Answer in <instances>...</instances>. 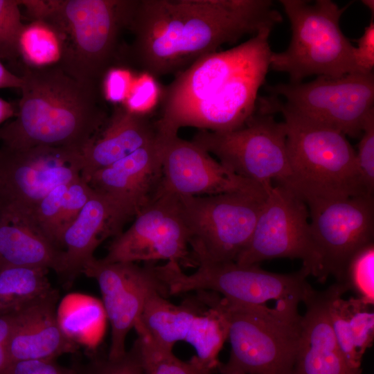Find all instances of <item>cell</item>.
I'll use <instances>...</instances> for the list:
<instances>
[{
	"instance_id": "obj_1",
	"label": "cell",
	"mask_w": 374,
	"mask_h": 374,
	"mask_svg": "<svg viewBox=\"0 0 374 374\" xmlns=\"http://www.w3.org/2000/svg\"><path fill=\"white\" fill-rule=\"evenodd\" d=\"M282 20L270 0H138L125 59L165 75Z\"/></svg>"
},
{
	"instance_id": "obj_2",
	"label": "cell",
	"mask_w": 374,
	"mask_h": 374,
	"mask_svg": "<svg viewBox=\"0 0 374 374\" xmlns=\"http://www.w3.org/2000/svg\"><path fill=\"white\" fill-rule=\"evenodd\" d=\"M15 118L0 127L1 145L64 148L82 153L109 116L100 86L82 83L58 64L24 66Z\"/></svg>"
},
{
	"instance_id": "obj_3",
	"label": "cell",
	"mask_w": 374,
	"mask_h": 374,
	"mask_svg": "<svg viewBox=\"0 0 374 374\" xmlns=\"http://www.w3.org/2000/svg\"><path fill=\"white\" fill-rule=\"evenodd\" d=\"M138 0H19L31 21L48 24L60 38L57 64L76 80L100 86L107 72L124 60L121 44Z\"/></svg>"
},
{
	"instance_id": "obj_4",
	"label": "cell",
	"mask_w": 374,
	"mask_h": 374,
	"mask_svg": "<svg viewBox=\"0 0 374 374\" xmlns=\"http://www.w3.org/2000/svg\"><path fill=\"white\" fill-rule=\"evenodd\" d=\"M257 105L283 116L292 171L287 188L306 204L369 195L358 174L355 150L345 134L300 115L272 95L258 97Z\"/></svg>"
},
{
	"instance_id": "obj_5",
	"label": "cell",
	"mask_w": 374,
	"mask_h": 374,
	"mask_svg": "<svg viewBox=\"0 0 374 374\" xmlns=\"http://www.w3.org/2000/svg\"><path fill=\"white\" fill-rule=\"evenodd\" d=\"M214 303L228 325L231 351L221 374H292L301 332L300 302L273 307L230 302L217 294Z\"/></svg>"
},
{
	"instance_id": "obj_6",
	"label": "cell",
	"mask_w": 374,
	"mask_h": 374,
	"mask_svg": "<svg viewBox=\"0 0 374 374\" xmlns=\"http://www.w3.org/2000/svg\"><path fill=\"white\" fill-rule=\"evenodd\" d=\"M290 22L287 48L273 52L269 69L287 73L290 82L317 75L332 78L357 73L353 46L342 33L340 19L350 3L341 7L330 0H280Z\"/></svg>"
},
{
	"instance_id": "obj_7",
	"label": "cell",
	"mask_w": 374,
	"mask_h": 374,
	"mask_svg": "<svg viewBox=\"0 0 374 374\" xmlns=\"http://www.w3.org/2000/svg\"><path fill=\"white\" fill-rule=\"evenodd\" d=\"M193 274H186L175 262L157 265L159 276L167 295L192 291L211 292L242 305H267L294 300L303 302L309 289V274L303 268L290 274L273 273L258 265H242L235 262H203Z\"/></svg>"
},
{
	"instance_id": "obj_8",
	"label": "cell",
	"mask_w": 374,
	"mask_h": 374,
	"mask_svg": "<svg viewBox=\"0 0 374 374\" xmlns=\"http://www.w3.org/2000/svg\"><path fill=\"white\" fill-rule=\"evenodd\" d=\"M269 189L179 197L197 266L236 260L251 239Z\"/></svg>"
},
{
	"instance_id": "obj_9",
	"label": "cell",
	"mask_w": 374,
	"mask_h": 374,
	"mask_svg": "<svg viewBox=\"0 0 374 374\" xmlns=\"http://www.w3.org/2000/svg\"><path fill=\"white\" fill-rule=\"evenodd\" d=\"M192 141L215 156L218 161L238 176L265 188L272 181L288 186L292 171L286 129L274 114L256 107L241 127L227 132L199 130Z\"/></svg>"
},
{
	"instance_id": "obj_10",
	"label": "cell",
	"mask_w": 374,
	"mask_h": 374,
	"mask_svg": "<svg viewBox=\"0 0 374 374\" xmlns=\"http://www.w3.org/2000/svg\"><path fill=\"white\" fill-rule=\"evenodd\" d=\"M280 258L301 260L309 275L323 283L308 206L290 188L277 184L269 189L251 239L235 262L253 265Z\"/></svg>"
},
{
	"instance_id": "obj_11",
	"label": "cell",
	"mask_w": 374,
	"mask_h": 374,
	"mask_svg": "<svg viewBox=\"0 0 374 374\" xmlns=\"http://www.w3.org/2000/svg\"><path fill=\"white\" fill-rule=\"evenodd\" d=\"M266 89L271 95L282 97L295 112L352 138L360 137L374 112L373 72L319 76L308 82L278 83Z\"/></svg>"
},
{
	"instance_id": "obj_12",
	"label": "cell",
	"mask_w": 374,
	"mask_h": 374,
	"mask_svg": "<svg viewBox=\"0 0 374 374\" xmlns=\"http://www.w3.org/2000/svg\"><path fill=\"white\" fill-rule=\"evenodd\" d=\"M82 153L64 148L0 147L2 211L24 224L52 190L81 177Z\"/></svg>"
},
{
	"instance_id": "obj_13",
	"label": "cell",
	"mask_w": 374,
	"mask_h": 374,
	"mask_svg": "<svg viewBox=\"0 0 374 374\" xmlns=\"http://www.w3.org/2000/svg\"><path fill=\"white\" fill-rule=\"evenodd\" d=\"M107 262H175L197 267L178 196L158 191L135 216L132 224L114 237L106 256Z\"/></svg>"
},
{
	"instance_id": "obj_14",
	"label": "cell",
	"mask_w": 374,
	"mask_h": 374,
	"mask_svg": "<svg viewBox=\"0 0 374 374\" xmlns=\"http://www.w3.org/2000/svg\"><path fill=\"white\" fill-rule=\"evenodd\" d=\"M310 225L322 260L323 282L329 275L342 283L351 258L373 243L372 195L321 199L306 204Z\"/></svg>"
},
{
	"instance_id": "obj_15",
	"label": "cell",
	"mask_w": 374,
	"mask_h": 374,
	"mask_svg": "<svg viewBox=\"0 0 374 374\" xmlns=\"http://www.w3.org/2000/svg\"><path fill=\"white\" fill-rule=\"evenodd\" d=\"M82 274L93 278L101 292L103 306L111 326L108 356L125 353L128 333L134 328L149 297L155 292L167 294L156 265L136 262H107L93 257Z\"/></svg>"
},
{
	"instance_id": "obj_16",
	"label": "cell",
	"mask_w": 374,
	"mask_h": 374,
	"mask_svg": "<svg viewBox=\"0 0 374 374\" xmlns=\"http://www.w3.org/2000/svg\"><path fill=\"white\" fill-rule=\"evenodd\" d=\"M271 30L264 29L235 47L204 55L181 71L163 93L161 114L155 121L159 134L171 137L173 125L185 112L213 94L269 46Z\"/></svg>"
},
{
	"instance_id": "obj_17",
	"label": "cell",
	"mask_w": 374,
	"mask_h": 374,
	"mask_svg": "<svg viewBox=\"0 0 374 374\" xmlns=\"http://www.w3.org/2000/svg\"><path fill=\"white\" fill-rule=\"evenodd\" d=\"M159 344L172 349L178 341L190 344L195 350V360L213 371L217 357L227 339L228 326L222 312L215 306L204 312L187 304L170 303L163 294H152L138 321Z\"/></svg>"
},
{
	"instance_id": "obj_18",
	"label": "cell",
	"mask_w": 374,
	"mask_h": 374,
	"mask_svg": "<svg viewBox=\"0 0 374 374\" xmlns=\"http://www.w3.org/2000/svg\"><path fill=\"white\" fill-rule=\"evenodd\" d=\"M164 143L165 138L159 134L152 142L96 171L87 181L109 202L119 233L159 190Z\"/></svg>"
},
{
	"instance_id": "obj_19",
	"label": "cell",
	"mask_w": 374,
	"mask_h": 374,
	"mask_svg": "<svg viewBox=\"0 0 374 374\" xmlns=\"http://www.w3.org/2000/svg\"><path fill=\"white\" fill-rule=\"evenodd\" d=\"M270 188L238 176L192 141L178 135L165 138L158 191L190 197L257 192Z\"/></svg>"
},
{
	"instance_id": "obj_20",
	"label": "cell",
	"mask_w": 374,
	"mask_h": 374,
	"mask_svg": "<svg viewBox=\"0 0 374 374\" xmlns=\"http://www.w3.org/2000/svg\"><path fill=\"white\" fill-rule=\"evenodd\" d=\"M271 53L270 46L265 48L217 91L190 108L173 125L171 136L178 135L184 127L227 132L242 126L256 110Z\"/></svg>"
},
{
	"instance_id": "obj_21",
	"label": "cell",
	"mask_w": 374,
	"mask_h": 374,
	"mask_svg": "<svg viewBox=\"0 0 374 374\" xmlns=\"http://www.w3.org/2000/svg\"><path fill=\"white\" fill-rule=\"evenodd\" d=\"M59 294L51 289L19 310L12 313L8 344L10 362L33 359H55L73 353L75 341L63 330L57 304Z\"/></svg>"
},
{
	"instance_id": "obj_22",
	"label": "cell",
	"mask_w": 374,
	"mask_h": 374,
	"mask_svg": "<svg viewBox=\"0 0 374 374\" xmlns=\"http://www.w3.org/2000/svg\"><path fill=\"white\" fill-rule=\"evenodd\" d=\"M303 303L300 337L292 374H361L350 368L335 337L328 311L326 290L312 287Z\"/></svg>"
},
{
	"instance_id": "obj_23",
	"label": "cell",
	"mask_w": 374,
	"mask_h": 374,
	"mask_svg": "<svg viewBox=\"0 0 374 374\" xmlns=\"http://www.w3.org/2000/svg\"><path fill=\"white\" fill-rule=\"evenodd\" d=\"M158 136L156 122L147 114L131 112L123 105L116 107L82 152V178L87 181L96 171L131 154Z\"/></svg>"
},
{
	"instance_id": "obj_24",
	"label": "cell",
	"mask_w": 374,
	"mask_h": 374,
	"mask_svg": "<svg viewBox=\"0 0 374 374\" xmlns=\"http://www.w3.org/2000/svg\"><path fill=\"white\" fill-rule=\"evenodd\" d=\"M118 234L109 202L93 190L60 240V248L64 253L60 276L66 284L70 285L82 273L85 265L94 257L96 249L104 240Z\"/></svg>"
},
{
	"instance_id": "obj_25",
	"label": "cell",
	"mask_w": 374,
	"mask_h": 374,
	"mask_svg": "<svg viewBox=\"0 0 374 374\" xmlns=\"http://www.w3.org/2000/svg\"><path fill=\"white\" fill-rule=\"evenodd\" d=\"M63 251L19 220L2 211L0 219V270L39 267L60 274Z\"/></svg>"
},
{
	"instance_id": "obj_26",
	"label": "cell",
	"mask_w": 374,
	"mask_h": 374,
	"mask_svg": "<svg viewBox=\"0 0 374 374\" xmlns=\"http://www.w3.org/2000/svg\"><path fill=\"white\" fill-rule=\"evenodd\" d=\"M48 269L8 267L0 270V316L14 313L48 292Z\"/></svg>"
},
{
	"instance_id": "obj_27",
	"label": "cell",
	"mask_w": 374,
	"mask_h": 374,
	"mask_svg": "<svg viewBox=\"0 0 374 374\" xmlns=\"http://www.w3.org/2000/svg\"><path fill=\"white\" fill-rule=\"evenodd\" d=\"M19 49L24 65L45 67L57 64L62 55L61 43L56 32L40 20L25 24Z\"/></svg>"
},
{
	"instance_id": "obj_28",
	"label": "cell",
	"mask_w": 374,
	"mask_h": 374,
	"mask_svg": "<svg viewBox=\"0 0 374 374\" xmlns=\"http://www.w3.org/2000/svg\"><path fill=\"white\" fill-rule=\"evenodd\" d=\"M134 329L144 374H210L193 357L188 362L182 361L172 349L157 343L139 323Z\"/></svg>"
},
{
	"instance_id": "obj_29",
	"label": "cell",
	"mask_w": 374,
	"mask_h": 374,
	"mask_svg": "<svg viewBox=\"0 0 374 374\" xmlns=\"http://www.w3.org/2000/svg\"><path fill=\"white\" fill-rule=\"evenodd\" d=\"M348 291L344 284L335 283L327 290L328 311L330 325L337 344L348 365L355 371H362V359L358 356L349 325L347 301L342 298Z\"/></svg>"
},
{
	"instance_id": "obj_30",
	"label": "cell",
	"mask_w": 374,
	"mask_h": 374,
	"mask_svg": "<svg viewBox=\"0 0 374 374\" xmlns=\"http://www.w3.org/2000/svg\"><path fill=\"white\" fill-rule=\"evenodd\" d=\"M348 291L368 305L374 304V243L358 251L350 260L342 282Z\"/></svg>"
},
{
	"instance_id": "obj_31",
	"label": "cell",
	"mask_w": 374,
	"mask_h": 374,
	"mask_svg": "<svg viewBox=\"0 0 374 374\" xmlns=\"http://www.w3.org/2000/svg\"><path fill=\"white\" fill-rule=\"evenodd\" d=\"M19 0H0V59L15 62L20 57L19 43L25 26Z\"/></svg>"
},
{
	"instance_id": "obj_32",
	"label": "cell",
	"mask_w": 374,
	"mask_h": 374,
	"mask_svg": "<svg viewBox=\"0 0 374 374\" xmlns=\"http://www.w3.org/2000/svg\"><path fill=\"white\" fill-rule=\"evenodd\" d=\"M74 368L75 374H144L136 340L120 356L96 357L86 364Z\"/></svg>"
},
{
	"instance_id": "obj_33",
	"label": "cell",
	"mask_w": 374,
	"mask_h": 374,
	"mask_svg": "<svg viewBox=\"0 0 374 374\" xmlns=\"http://www.w3.org/2000/svg\"><path fill=\"white\" fill-rule=\"evenodd\" d=\"M347 301L348 316L353 344L358 356L362 357L374 339V313L357 297Z\"/></svg>"
},
{
	"instance_id": "obj_34",
	"label": "cell",
	"mask_w": 374,
	"mask_h": 374,
	"mask_svg": "<svg viewBox=\"0 0 374 374\" xmlns=\"http://www.w3.org/2000/svg\"><path fill=\"white\" fill-rule=\"evenodd\" d=\"M93 193V190L82 177H78L67 184L64 197L58 224V246L66 228L78 216Z\"/></svg>"
},
{
	"instance_id": "obj_35",
	"label": "cell",
	"mask_w": 374,
	"mask_h": 374,
	"mask_svg": "<svg viewBox=\"0 0 374 374\" xmlns=\"http://www.w3.org/2000/svg\"><path fill=\"white\" fill-rule=\"evenodd\" d=\"M356 164L366 193L374 192V112L368 116L355 150Z\"/></svg>"
},
{
	"instance_id": "obj_36",
	"label": "cell",
	"mask_w": 374,
	"mask_h": 374,
	"mask_svg": "<svg viewBox=\"0 0 374 374\" xmlns=\"http://www.w3.org/2000/svg\"><path fill=\"white\" fill-rule=\"evenodd\" d=\"M353 48V59L357 73H373L374 67V20L371 18L364 33Z\"/></svg>"
},
{
	"instance_id": "obj_37",
	"label": "cell",
	"mask_w": 374,
	"mask_h": 374,
	"mask_svg": "<svg viewBox=\"0 0 374 374\" xmlns=\"http://www.w3.org/2000/svg\"><path fill=\"white\" fill-rule=\"evenodd\" d=\"M130 80L131 75L127 70L110 69L101 83L103 98L112 103L124 102L130 89Z\"/></svg>"
},
{
	"instance_id": "obj_38",
	"label": "cell",
	"mask_w": 374,
	"mask_h": 374,
	"mask_svg": "<svg viewBox=\"0 0 374 374\" xmlns=\"http://www.w3.org/2000/svg\"><path fill=\"white\" fill-rule=\"evenodd\" d=\"M6 374H75V371L74 368L58 364L55 359H33L11 363Z\"/></svg>"
},
{
	"instance_id": "obj_39",
	"label": "cell",
	"mask_w": 374,
	"mask_h": 374,
	"mask_svg": "<svg viewBox=\"0 0 374 374\" xmlns=\"http://www.w3.org/2000/svg\"><path fill=\"white\" fill-rule=\"evenodd\" d=\"M130 87L126 98L124 100V107L128 110L137 113H146L145 106L153 98L156 87L152 80L141 79Z\"/></svg>"
},
{
	"instance_id": "obj_40",
	"label": "cell",
	"mask_w": 374,
	"mask_h": 374,
	"mask_svg": "<svg viewBox=\"0 0 374 374\" xmlns=\"http://www.w3.org/2000/svg\"><path fill=\"white\" fill-rule=\"evenodd\" d=\"M12 323V313L0 316V374H6L11 362L8 344Z\"/></svg>"
},
{
	"instance_id": "obj_41",
	"label": "cell",
	"mask_w": 374,
	"mask_h": 374,
	"mask_svg": "<svg viewBox=\"0 0 374 374\" xmlns=\"http://www.w3.org/2000/svg\"><path fill=\"white\" fill-rule=\"evenodd\" d=\"M22 84L21 76L17 75L7 69L0 59V89L18 88Z\"/></svg>"
},
{
	"instance_id": "obj_42",
	"label": "cell",
	"mask_w": 374,
	"mask_h": 374,
	"mask_svg": "<svg viewBox=\"0 0 374 374\" xmlns=\"http://www.w3.org/2000/svg\"><path fill=\"white\" fill-rule=\"evenodd\" d=\"M17 109L10 103L0 98V127L15 116Z\"/></svg>"
},
{
	"instance_id": "obj_43",
	"label": "cell",
	"mask_w": 374,
	"mask_h": 374,
	"mask_svg": "<svg viewBox=\"0 0 374 374\" xmlns=\"http://www.w3.org/2000/svg\"><path fill=\"white\" fill-rule=\"evenodd\" d=\"M362 3L367 7L371 12L372 13V17H373L374 14V1L373 0H364L362 1Z\"/></svg>"
},
{
	"instance_id": "obj_44",
	"label": "cell",
	"mask_w": 374,
	"mask_h": 374,
	"mask_svg": "<svg viewBox=\"0 0 374 374\" xmlns=\"http://www.w3.org/2000/svg\"><path fill=\"white\" fill-rule=\"evenodd\" d=\"M1 213H2V205H1V202L0 201V219H1Z\"/></svg>"
}]
</instances>
